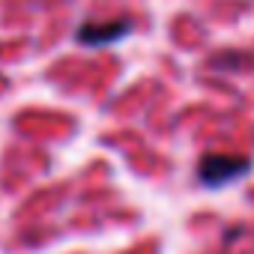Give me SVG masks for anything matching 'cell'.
Listing matches in <instances>:
<instances>
[{
	"instance_id": "6da1fadb",
	"label": "cell",
	"mask_w": 254,
	"mask_h": 254,
	"mask_svg": "<svg viewBox=\"0 0 254 254\" xmlns=\"http://www.w3.org/2000/svg\"><path fill=\"white\" fill-rule=\"evenodd\" d=\"M251 171V159L245 156H203L200 165H197V174H200V183H206L209 189H221L239 177H245Z\"/></svg>"
},
{
	"instance_id": "7a4b0ae2",
	"label": "cell",
	"mask_w": 254,
	"mask_h": 254,
	"mask_svg": "<svg viewBox=\"0 0 254 254\" xmlns=\"http://www.w3.org/2000/svg\"><path fill=\"white\" fill-rule=\"evenodd\" d=\"M129 30H132V21H126V18L90 21L78 30V42H84L90 48H102V45H111V42H120L123 36H129Z\"/></svg>"
}]
</instances>
